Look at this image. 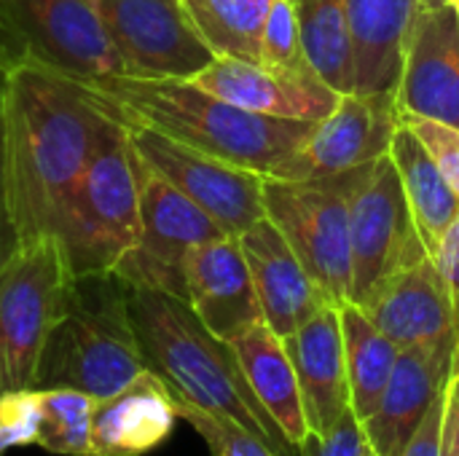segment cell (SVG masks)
Listing matches in <instances>:
<instances>
[{"label": "cell", "instance_id": "cell-4", "mask_svg": "<svg viewBox=\"0 0 459 456\" xmlns=\"http://www.w3.org/2000/svg\"><path fill=\"white\" fill-rule=\"evenodd\" d=\"M126 288L113 271L73 280L67 309L43 344L32 390H78L102 400L145 371Z\"/></svg>", "mask_w": 459, "mask_h": 456}, {"label": "cell", "instance_id": "cell-21", "mask_svg": "<svg viewBox=\"0 0 459 456\" xmlns=\"http://www.w3.org/2000/svg\"><path fill=\"white\" fill-rule=\"evenodd\" d=\"M178 419L175 395L145 368L126 387L94 403L91 456L148 454L172 435Z\"/></svg>", "mask_w": 459, "mask_h": 456}, {"label": "cell", "instance_id": "cell-36", "mask_svg": "<svg viewBox=\"0 0 459 456\" xmlns=\"http://www.w3.org/2000/svg\"><path fill=\"white\" fill-rule=\"evenodd\" d=\"M436 266L449 288V296H452V306H455V323H457L459 333V218L452 223V228L446 231L438 253H436Z\"/></svg>", "mask_w": 459, "mask_h": 456}, {"label": "cell", "instance_id": "cell-37", "mask_svg": "<svg viewBox=\"0 0 459 456\" xmlns=\"http://www.w3.org/2000/svg\"><path fill=\"white\" fill-rule=\"evenodd\" d=\"M459 456V355L446 384V409H444V435H441V454Z\"/></svg>", "mask_w": 459, "mask_h": 456}, {"label": "cell", "instance_id": "cell-38", "mask_svg": "<svg viewBox=\"0 0 459 456\" xmlns=\"http://www.w3.org/2000/svg\"><path fill=\"white\" fill-rule=\"evenodd\" d=\"M0 59H3L5 65H13V62H11V48H8V38H5L3 22H0Z\"/></svg>", "mask_w": 459, "mask_h": 456}, {"label": "cell", "instance_id": "cell-14", "mask_svg": "<svg viewBox=\"0 0 459 456\" xmlns=\"http://www.w3.org/2000/svg\"><path fill=\"white\" fill-rule=\"evenodd\" d=\"M457 355V333L401 349L377 411L360 422L363 435L377 454L401 456L433 403L446 392Z\"/></svg>", "mask_w": 459, "mask_h": 456}, {"label": "cell", "instance_id": "cell-40", "mask_svg": "<svg viewBox=\"0 0 459 456\" xmlns=\"http://www.w3.org/2000/svg\"><path fill=\"white\" fill-rule=\"evenodd\" d=\"M425 5H444V3H449V0H422Z\"/></svg>", "mask_w": 459, "mask_h": 456}, {"label": "cell", "instance_id": "cell-17", "mask_svg": "<svg viewBox=\"0 0 459 456\" xmlns=\"http://www.w3.org/2000/svg\"><path fill=\"white\" fill-rule=\"evenodd\" d=\"M186 293L196 317L223 341H234L253 325L264 323L239 237H221L188 253Z\"/></svg>", "mask_w": 459, "mask_h": 456}, {"label": "cell", "instance_id": "cell-8", "mask_svg": "<svg viewBox=\"0 0 459 456\" xmlns=\"http://www.w3.org/2000/svg\"><path fill=\"white\" fill-rule=\"evenodd\" d=\"M11 62H35L81 83L118 75L121 59L89 0H0Z\"/></svg>", "mask_w": 459, "mask_h": 456}, {"label": "cell", "instance_id": "cell-6", "mask_svg": "<svg viewBox=\"0 0 459 456\" xmlns=\"http://www.w3.org/2000/svg\"><path fill=\"white\" fill-rule=\"evenodd\" d=\"M73 280L54 234L22 242L0 269V392L35 387L43 344L67 309Z\"/></svg>", "mask_w": 459, "mask_h": 456}, {"label": "cell", "instance_id": "cell-39", "mask_svg": "<svg viewBox=\"0 0 459 456\" xmlns=\"http://www.w3.org/2000/svg\"><path fill=\"white\" fill-rule=\"evenodd\" d=\"M363 456H379V454H377V452H374V449L368 446V441H366V449H363Z\"/></svg>", "mask_w": 459, "mask_h": 456}, {"label": "cell", "instance_id": "cell-34", "mask_svg": "<svg viewBox=\"0 0 459 456\" xmlns=\"http://www.w3.org/2000/svg\"><path fill=\"white\" fill-rule=\"evenodd\" d=\"M366 435L363 425L352 409L342 414V419L323 435L309 433L301 443V456H363Z\"/></svg>", "mask_w": 459, "mask_h": 456}, {"label": "cell", "instance_id": "cell-20", "mask_svg": "<svg viewBox=\"0 0 459 456\" xmlns=\"http://www.w3.org/2000/svg\"><path fill=\"white\" fill-rule=\"evenodd\" d=\"M282 341L299 376L309 433L323 435L352 409L339 306H325Z\"/></svg>", "mask_w": 459, "mask_h": 456}, {"label": "cell", "instance_id": "cell-24", "mask_svg": "<svg viewBox=\"0 0 459 456\" xmlns=\"http://www.w3.org/2000/svg\"><path fill=\"white\" fill-rule=\"evenodd\" d=\"M390 156L401 175V185H403L414 226L420 231V239L428 255L436 258L446 231L459 218V196L449 185V180L444 177V172L438 169L425 142L403 121L395 129Z\"/></svg>", "mask_w": 459, "mask_h": 456}, {"label": "cell", "instance_id": "cell-43", "mask_svg": "<svg viewBox=\"0 0 459 456\" xmlns=\"http://www.w3.org/2000/svg\"><path fill=\"white\" fill-rule=\"evenodd\" d=\"M290 3H293V5H296V3H299V0H290Z\"/></svg>", "mask_w": 459, "mask_h": 456}, {"label": "cell", "instance_id": "cell-35", "mask_svg": "<svg viewBox=\"0 0 459 456\" xmlns=\"http://www.w3.org/2000/svg\"><path fill=\"white\" fill-rule=\"evenodd\" d=\"M444 409H446V392L433 403L422 425L409 438L401 456H438L441 454V435H444Z\"/></svg>", "mask_w": 459, "mask_h": 456}, {"label": "cell", "instance_id": "cell-18", "mask_svg": "<svg viewBox=\"0 0 459 456\" xmlns=\"http://www.w3.org/2000/svg\"><path fill=\"white\" fill-rule=\"evenodd\" d=\"M239 245L255 282L264 323L280 339H288L325 306H333L269 218L250 226Z\"/></svg>", "mask_w": 459, "mask_h": 456}, {"label": "cell", "instance_id": "cell-11", "mask_svg": "<svg viewBox=\"0 0 459 456\" xmlns=\"http://www.w3.org/2000/svg\"><path fill=\"white\" fill-rule=\"evenodd\" d=\"M134 153L169 185L199 204L226 234L242 237L266 218L264 175L199 153L151 126L121 121Z\"/></svg>", "mask_w": 459, "mask_h": 456}, {"label": "cell", "instance_id": "cell-31", "mask_svg": "<svg viewBox=\"0 0 459 456\" xmlns=\"http://www.w3.org/2000/svg\"><path fill=\"white\" fill-rule=\"evenodd\" d=\"M8 67L11 65L0 59V269L22 247L16 215H13V196H11V169H8V118H5Z\"/></svg>", "mask_w": 459, "mask_h": 456}, {"label": "cell", "instance_id": "cell-41", "mask_svg": "<svg viewBox=\"0 0 459 456\" xmlns=\"http://www.w3.org/2000/svg\"><path fill=\"white\" fill-rule=\"evenodd\" d=\"M455 3V8H457V13H459V0H452Z\"/></svg>", "mask_w": 459, "mask_h": 456}, {"label": "cell", "instance_id": "cell-16", "mask_svg": "<svg viewBox=\"0 0 459 456\" xmlns=\"http://www.w3.org/2000/svg\"><path fill=\"white\" fill-rule=\"evenodd\" d=\"M191 83L242 110L312 124L331 116L342 97L320 75H282L237 56H215Z\"/></svg>", "mask_w": 459, "mask_h": 456}, {"label": "cell", "instance_id": "cell-32", "mask_svg": "<svg viewBox=\"0 0 459 456\" xmlns=\"http://www.w3.org/2000/svg\"><path fill=\"white\" fill-rule=\"evenodd\" d=\"M38 443V390L0 392V456Z\"/></svg>", "mask_w": 459, "mask_h": 456}, {"label": "cell", "instance_id": "cell-29", "mask_svg": "<svg viewBox=\"0 0 459 456\" xmlns=\"http://www.w3.org/2000/svg\"><path fill=\"white\" fill-rule=\"evenodd\" d=\"M261 65L282 75H317L304 54L299 13L290 0H277L269 13L261 40Z\"/></svg>", "mask_w": 459, "mask_h": 456}, {"label": "cell", "instance_id": "cell-13", "mask_svg": "<svg viewBox=\"0 0 459 456\" xmlns=\"http://www.w3.org/2000/svg\"><path fill=\"white\" fill-rule=\"evenodd\" d=\"M401 126L398 89L377 94H342L312 137L272 177L309 180L368 167L390 153Z\"/></svg>", "mask_w": 459, "mask_h": 456}, {"label": "cell", "instance_id": "cell-2", "mask_svg": "<svg viewBox=\"0 0 459 456\" xmlns=\"http://www.w3.org/2000/svg\"><path fill=\"white\" fill-rule=\"evenodd\" d=\"M83 86L102 113L151 126L199 153L258 175H274L317 126L312 121L242 110L180 78H134L118 73Z\"/></svg>", "mask_w": 459, "mask_h": 456}, {"label": "cell", "instance_id": "cell-27", "mask_svg": "<svg viewBox=\"0 0 459 456\" xmlns=\"http://www.w3.org/2000/svg\"><path fill=\"white\" fill-rule=\"evenodd\" d=\"M277 0H180L215 56L261 62V40Z\"/></svg>", "mask_w": 459, "mask_h": 456}, {"label": "cell", "instance_id": "cell-3", "mask_svg": "<svg viewBox=\"0 0 459 456\" xmlns=\"http://www.w3.org/2000/svg\"><path fill=\"white\" fill-rule=\"evenodd\" d=\"M126 312L145 368L178 400L237 422L277 456H301L250 390L231 341L218 339L188 301L161 290L126 288Z\"/></svg>", "mask_w": 459, "mask_h": 456}, {"label": "cell", "instance_id": "cell-26", "mask_svg": "<svg viewBox=\"0 0 459 456\" xmlns=\"http://www.w3.org/2000/svg\"><path fill=\"white\" fill-rule=\"evenodd\" d=\"M296 13L309 65L331 89L350 94L355 89V65L347 0H299Z\"/></svg>", "mask_w": 459, "mask_h": 456}, {"label": "cell", "instance_id": "cell-12", "mask_svg": "<svg viewBox=\"0 0 459 456\" xmlns=\"http://www.w3.org/2000/svg\"><path fill=\"white\" fill-rule=\"evenodd\" d=\"M97 8L124 75L191 81L215 59L180 0H100Z\"/></svg>", "mask_w": 459, "mask_h": 456}, {"label": "cell", "instance_id": "cell-23", "mask_svg": "<svg viewBox=\"0 0 459 456\" xmlns=\"http://www.w3.org/2000/svg\"><path fill=\"white\" fill-rule=\"evenodd\" d=\"M231 347L239 357L250 390L272 414L277 427L288 435V441L301 452V443L309 435V425L304 414L299 376L285 349V341L266 323H258L242 336H237Z\"/></svg>", "mask_w": 459, "mask_h": 456}, {"label": "cell", "instance_id": "cell-10", "mask_svg": "<svg viewBox=\"0 0 459 456\" xmlns=\"http://www.w3.org/2000/svg\"><path fill=\"white\" fill-rule=\"evenodd\" d=\"M134 151V148H132ZM140 191V242L113 269L129 288L161 290L186 301V258L194 247L231 237L199 204L159 177L134 153Z\"/></svg>", "mask_w": 459, "mask_h": 456}, {"label": "cell", "instance_id": "cell-42", "mask_svg": "<svg viewBox=\"0 0 459 456\" xmlns=\"http://www.w3.org/2000/svg\"><path fill=\"white\" fill-rule=\"evenodd\" d=\"M89 3H94V5H97V3H100V0H89Z\"/></svg>", "mask_w": 459, "mask_h": 456}, {"label": "cell", "instance_id": "cell-22", "mask_svg": "<svg viewBox=\"0 0 459 456\" xmlns=\"http://www.w3.org/2000/svg\"><path fill=\"white\" fill-rule=\"evenodd\" d=\"M422 0H347L358 94L393 91L401 83L409 38Z\"/></svg>", "mask_w": 459, "mask_h": 456}, {"label": "cell", "instance_id": "cell-25", "mask_svg": "<svg viewBox=\"0 0 459 456\" xmlns=\"http://www.w3.org/2000/svg\"><path fill=\"white\" fill-rule=\"evenodd\" d=\"M339 317H342L352 411L360 422H366L377 411V406L385 395V387L393 376L401 347L395 341H390L368 320V314L355 304L339 306Z\"/></svg>", "mask_w": 459, "mask_h": 456}, {"label": "cell", "instance_id": "cell-30", "mask_svg": "<svg viewBox=\"0 0 459 456\" xmlns=\"http://www.w3.org/2000/svg\"><path fill=\"white\" fill-rule=\"evenodd\" d=\"M175 409H178V417L188 422L204 438L212 456H277L264 441H258L253 433H247L231 419L215 417L178 398H175Z\"/></svg>", "mask_w": 459, "mask_h": 456}, {"label": "cell", "instance_id": "cell-33", "mask_svg": "<svg viewBox=\"0 0 459 456\" xmlns=\"http://www.w3.org/2000/svg\"><path fill=\"white\" fill-rule=\"evenodd\" d=\"M401 121L414 129V134L425 142V148L430 151V156L436 159L438 169L444 172V177L449 180V185L455 188L459 196V129L433 121V118H422V116H411V113H401Z\"/></svg>", "mask_w": 459, "mask_h": 456}, {"label": "cell", "instance_id": "cell-15", "mask_svg": "<svg viewBox=\"0 0 459 456\" xmlns=\"http://www.w3.org/2000/svg\"><path fill=\"white\" fill-rule=\"evenodd\" d=\"M401 113L459 129V13L455 3L422 5L398 83Z\"/></svg>", "mask_w": 459, "mask_h": 456}, {"label": "cell", "instance_id": "cell-19", "mask_svg": "<svg viewBox=\"0 0 459 456\" xmlns=\"http://www.w3.org/2000/svg\"><path fill=\"white\" fill-rule=\"evenodd\" d=\"M360 309L401 349L457 333L449 288L430 255L395 274Z\"/></svg>", "mask_w": 459, "mask_h": 456}, {"label": "cell", "instance_id": "cell-28", "mask_svg": "<svg viewBox=\"0 0 459 456\" xmlns=\"http://www.w3.org/2000/svg\"><path fill=\"white\" fill-rule=\"evenodd\" d=\"M97 398L78 390H38V443L59 456H91Z\"/></svg>", "mask_w": 459, "mask_h": 456}, {"label": "cell", "instance_id": "cell-9", "mask_svg": "<svg viewBox=\"0 0 459 456\" xmlns=\"http://www.w3.org/2000/svg\"><path fill=\"white\" fill-rule=\"evenodd\" d=\"M350 304L363 306L395 274L428 258L393 156L363 167L350 191Z\"/></svg>", "mask_w": 459, "mask_h": 456}, {"label": "cell", "instance_id": "cell-5", "mask_svg": "<svg viewBox=\"0 0 459 456\" xmlns=\"http://www.w3.org/2000/svg\"><path fill=\"white\" fill-rule=\"evenodd\" d=\"M140 191L126 126L105 113L91 159L78 177L54 237L73 277L108 274L140 242Z\"/></svg>", "mask_w": 459, "mask_h": 456}, {"label": "cell", "instance_id": "cell-7", "mask_svg": "<svg viewBox=\"0 0 459 456\" xmlns=\"http://www.w3.org/2000/svg\"><path fill=\"white\" fill-rule=\"evenodd\" d=\"M360 169L309 180L264 175L266 218L333 306L350 304L352 293L350 191Z\"/></svg>", "mask_w": 459, "mask_h": 456}, {"label": "cell", "instance_id": "cell-1", "mask_svg": "<svg viewBox=\"0 0 459 456\" xmlns=\"http://www.w3.org/2000/svg\"><path fill=\"white\" fill-rule=\"evenodd\" d=\"M8 169L22 242L54 234L105 113L81 81L35 62L8 67Z\"/></svg>", "mask_w": 459, "mask_h": 456}]
</instances>
